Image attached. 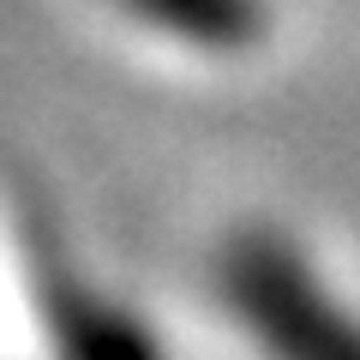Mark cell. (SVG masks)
I'll return each mask as SVG.
<instances>
[{
	"instance_id": "obj_1",
	"label": "cell",
	"mask_w": 360,
	"mask_h": 360,
	"mask_svg": "<svg viewBox=\"0 0 360 360\" xmlns=\"http://www.w3.org/2000/svg\"><path fill=\"white\" fill-rule=\"evenodd\" d=\"M222 300L264 360H360V319L276 234H240L222 252Z\"/></svg>"
},
{
	"instance_id": "obj_2",
	"label": "cell",
	"mask_w": 360,
	"mask_h": 360,
	"mask_svg": "<svg viewBox=\"0 0 360 360\" xmlns=\"http://www.w3.org/2000/svg\"><path fill=\"white\" fill-rule=\"evenodd\" d=\"M49 330L60 360H162L144 324H132L120 307L84 295L72 283H49Z\"/></svg>"
},
{
	"instance_id": "obj_3",
	"label": "cell",
	"mask_w": 360,
	"mask_h": 360,
	"mask_svg": "<svg viewBox=\"0 0 360 360\" xmlns=\"http://www.w3.org/2000/svg\"><path fill=\"white\" fill-rule=\"evenodd\" d=\"M127 6L162 30L205 37V42H240L252 30V6L246 0H127Z\"/></svg>"
}]
</instances>
